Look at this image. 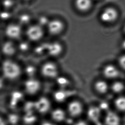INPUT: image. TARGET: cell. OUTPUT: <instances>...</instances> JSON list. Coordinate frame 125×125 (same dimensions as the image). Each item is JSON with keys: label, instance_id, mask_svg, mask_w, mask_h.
<instances>
[{"label": "cell", "instance_id": "28", "mask_svg": "<svg viewBox=\"0 0 125 125\" xmlns=\"http://www.w3.org/2000/svg\"><path fill=\"white\" fill-rule=\"evenodd\" d=\"M9 121L11 123L14 124L17 121L18 118L17 116L16 115H10L9 116Z\"/></svg>", "mask_w": 125, "mask_h": 125}, {"label": "cell", "instance_id": "29", "mask_svg": "<svg viewBox=\"0 0 125 125\" xmlns=\"http://www.w3.org/2000/svg\"><path fill=\"white\" fill-rule=\"evenodd\" d=\"M67 82L68 81L66 80V79L64 78H61L58 79V83L63 86V85H66L67 84Z\"/></svg>", "mask_w": 125, "mask_h": 125}, {"label": "cell", "instance_id": "1", "mask_svg": "<svg viewBox=\"0 0 125 125\" xmlns=\"http://www.w3.org/2000/svg\"><path fill=\"white\" fill-rule=\"evenodd\" d=\"M119 17L120 12L118 9L113 6H108L100 12L99 19L104 24L111 25L116 22Z\"/></svg>", "mask_w": 125, "mask_h": 125}, {"label": "cell", "instance_id": "2", "mask_svg": "<svg viewBox=\"0 0 125 125\" xmlns=\"http://www.w3.org/2000/svg\"><path fill=\"white\" fill-rule=\"evenodd\" d=\"M1 70L4 76L9 80L16 79L21 74V69L19 65L10 60L4 61Z\"/></svg>", "mask_w": 125, "mask_h": 125}, {"label": "cell", "instance_id": "16", "mask_svg": "<svg viewBox=\"0 0 125 125\" xmlns=\"http://www.w3.org/2000/svg\"><path fill=\"white\" fill-rule=\"evenodd\" d=\"M87 116L90 121L97 122L101 118V110L98 107L92 106L89 108L87 111Z\"/></svg>", "mask_w": 125, "mask_h": 125}, {"label": "cell", "instance_id": "18", "mask_svg": "<svg viewBox=\"0 0 125 125\" xmlns=\"http://www.w3.org/2000/svg\"><path fill=\"white\" fill-rule=\"evenodd\" d=\"M110 90L116 94H121L125 90V84L123 82L115 80L110 85Z\"/></svg>", "mask_w": 125, "mask_h": 125}, {"label": "cell", "instance_id": "23", "mask_svg": "<svg viewBox=\"0 0 125 125\" xmlns=\"http://www.w3.org/2000/svg\"><path fill=\"white\" fill-rule=\"evenodd\" d=\"M118 63L119 68L125 71V54H122L119 57Z\"/></svg>", "mask_w": 125, "mask_h": 125}, {"label": "cell", "instance_id": "15", "mask_svg": "<svg viewBox=\"0 0 125 125\" xmlns=\"http://www.w3.org/2000/svg\"><path fill=\"white\" fill-rule=\"evenodd\" d=\"M17 50V46L11 40L4 42L1 46L2 53L7 56L13 55Z\"/></svg>", "mask_w": 125, "mask_h": 125}, {"label": "cell", "instance_id": "27", "mask_svg": "<svg viewBox=\"0 0 125 125\" xmlns=\"http://www.w3.org/2000/svg\"><path fill=\"white\" fill-rule=\"evenodd\" d=\"M19 47L21 50L25 51L27 50L29 48V44L26 42H21Z\"/></svg>", "mask_w": 125, "mask_h": 125}, {"label": "cell", "instance_id": "14", "mask_svg": "<svg viewBox=\"0 0 125 125\" xmlns=\"http://www.w3.org/2000/svg\"><path fill=\"white\" fill-rule=\"evenodd\" d=\"M94 88L96 93L99 95H105L110 90V85L106 80L100 79L95 82Z\"/></svg>", "mask_w": 125, "mask_h": 125}, {"label": "cell", "instance_id": "4", "mask_svg": "<svg viewBox=\"0 0 125 125\" xmlns=\"http://www.w3.org/2000/svg\"><path fill=\"white\" fill-rule=\"evenodd\" d=\"M66 25L63 21L59 19H50L46 26L47 31L50 35L57 36L61 35L65 29Z\"/></svg>", "mask_w": 125, "mask_h": 125}, {"label": "cell", "instance_id": "17", "mask_svg": "<svg viewBox=\"0 0 125 125\" xmlns=\"http://www.w3.org/2000/svg\"><path fill=\"white\" fill-rule=\"evenodd\" d=\"M114 104L117 111L120 113H125V96H118L115 99Z\"/></svg>", "mask_w": 125, "mask_h": 125}, {"label": "cell", "instance_id": "13", "mask_svg": "<svg viewBox=\"0 0 125 125\" xmlns=\"http://www.w3.org/2000/svg\"><path fill=\"white\" fill-rule=\"evenodd\" d=\"M35 109L40 114H45L51 108V103L46 98L40 97L34 103Z\"/></svg>", "mask_w": 125, "mask_h": 125}, {"label": "cell", "instance_id": "33", "mask_svg": "<svg viewBox=\"0 0 125 125\" xmlns=\"http://www.w3.org/2000/svg\"><path fill=\"white\" fill-rule=\"evenodd\" d=\"M41 125H55L53 124V123H50V122H44L43 123H42Z\"/></svg>", "mask_w": 125, "mask_h": 125}, {"label": "cell", "instance_id": "22", "mask_svg": "<svg viewBox=\"0 0 125 125\" xmlns=\"http://www.w3.org/2000/svg\"><path fill=\"white\" fill-rule=\"evenodd\" d=\"M50 19H48V17L45 16H41L39 18L37 24L44 28V26L46 27Z\"/></svg>", "mask_w": 125, "mask_h": 125}, {"label": "cell", "instance_id": "35", "mask_svg": "<svg viewBox=\"0 0 125 125\" xmlns=\"http://www.w3.org/2000/svg\"><path fill=\"white\" fill-rule=\"evenodd\" d=\"M122 45H123V49H125V40L123 41L122 44Z\"/></svg>", "mask_w": 125, "mask_h": 125}, {"label": "cell", "instance_id": "7", "mask_svg": "<svg viewBox=\"0 0 125 125\" xmlns=\"http://www.w3.org/2000/svg\"><path fill=\"white\" fill-rule=\"evenodd\" d=\"M74 7L76 10L81 14H86L93 8L94 0H74Z\"/></svg>", "mask_w": 125, "mask_h": 125}, {"label": "cell", "instance_id": "12", "mask_svg": "<svg viewBox=\"0 0 125 125\" xmlns=\"http://www.w3.org/2000/svg\"><path fill=\"white\" fill-rule=\"evenodd\" d=\"M24 87L25 90L28 94L32 95L38 92L41 87V84L38 80L30 78L25 82Z\"/></svg>", "mask_w": 125, "mask_h": 125}, {"label": "cell", "instance_id": "36", "mask_svg": "<svg viewBox=\"0 0 125 125\" xmlns=\"http://www.w3.org/2000/svg\"><path fill=\"white\" fill-rule=\"evenodd\" d=\"M23 1H27V2H28V1H31L32 0H23Z\"/></svg>", "mask_w": 125, "mask_h": 125}, {"label": "cell", "instance_id": "25", "mask_svg": "<svg viewBox=\"0 0 125 125\" xmlns=\"http://www.w3.org/2000/svg\"><path fill=\"white\" fill-rule=\"evenodd\" d=\"M3 5L5 8H6V10L7 9L11 8L14 6V2L13 0H3Z\"/></svg>", "mask_w": 125, "mask_h": 125}, {"label": "cell", "instance_id": "24", "mask_svg": "<svg viewBox=\"0 0 125 125\" xmlns=\"http://www.w3.org/2000/svg\"><path fill=\"white\" fill-rule=\"evenodd\" d=\"M11 14L10 11L5 10L4 11H0V19L2 20H7L10 19L11 17Z\"/></svg>", "mask_w": 125, "mask_h": 125}, {"label": "cell", "instance_id": "8", "mask_svg": "<svg viewBox=\"0 0 125 125\" xmlns=\"http://www.w3.org/2000/svg\"><path fill=\"white\" fill-rule=\"evenodd\" d=\"M102 74L104 78L116 80L120 75V70L117 66L112 64H107L103 68Z\"/></svg>", "mask_w": 125, "mask_h": 125}, {"label": "cell", "instance_id": "34", "mask_svg": "<svg viewBox=\"0 0 125 125\" xmlns=\"http://www.w3.org/2000/svg\"><path fill=\"white\" fill-rule=\"evenodd\" d=\"M123 33H124L125 34V22L124 24V25H123Z\"/></svg>", "mask_w": 125, "mask_h": 125}, {"label": "cell", "instance_id": "20", "mask_svg": "<svg viewBox=\"0 0 125 125\" xmlns=\"http://www.w3.org/2000/svg\"><path fill=\"white\" fill-rule=\"evenodd\" d=\"M31 18L29 14L23 13L21 14L19 19V24L21 26L22 25L28 24L31 21Z\"/></svg>", "mask_w": 125, "mask_h": 125}, {"label": "cell", "instance_id": "26", "mask_svg": "<svg viewBox=\"0 0 125 125\" xmlns=\"http://www.w3.org/2000/svg\"><path fill=\"white\" fill-rule=\"evenodd\" d=\"M35 117L32 113H28L24 117L25 121L28 123H30L34 121Z\"/></svg>", "mask_w": 125, "mask_h": 125}, {"label": "cell", "instance_id": "19", "mask_svg": "<svg viewBox=\"0 0 125 125\" xmlns=\"http://www.w3.org/2000/svg\"><path fill=\"white\" fill-rule=\"evenodd\" d=\"M51 117L54 121L61 122L64 120L66 117V114L63 110L57 108L52 111L51 113Z\"/></svg>", "mask_w": 125, "mask_h": 125}, {"label": "cell", "instance_id": "10", "mask_svg": "<svg viewBox=\"0 0 125 125\" xmlns=\"http://www.w3.org/2000/svg\"><path fill=\"white\" fill-rule=\"evenodd\" d=\"M104 125H121V118L116 111H109L104 115Z\"/></svg>", "mask_w": 125, "mask_h": 125}, {"label": "cell", "instance_id": "32", "mask_svg": "<svg viewBox=\"0 0 125 125\" xmlns=\"http://www.w3.org/2000/svg\"><path fill=\"white\" fill-rule=\"evenodd\" d=\"M0 125H6L4 120L2 118L0 117Z\"/></svg>", "mask_w": 125, "mask_h": 125}, {"label": "cell", "instance_id": "3", "mask_svg": "<svg viewBox=\"0 0 125 125\" xmlns=\"http://www.w3.org/2000/svg\"><path fill=\"white\" fill-rule=\"evenodd\" d=\"M44 33V28L37 24L28 26L25 32L27 39L32 42L40 41L43 37Z\"/></svg>", "mask_w": 125, "mask_h": 125}, {"label": "cell", "instance_id": "21", "mask_svg": "<svg viewBox=\"0 0 125 125\" xmlns=\"http://www.w3.org/2000/svg\"><path fill=\"white\" fill-rule=\"evenodd\" d=\"M54 97L57 102H62L66 98V95L63 91H58L54 94Z\"/></svg>", "mask_w": 125, "mask_h": 125}, {"label": "cell", "instance_id": "6", "mask_svg": "<svg viewBox=\"0 0 125 125\" xmlns=\"http://www.w3.org/2000/svg\"><path fill=\"white\" fill-rule=\"evenodd\" d=\"M69 115L73 117H78L81 116L84 111L83 103L78 100H74L70 102L67 106Z\"/></svg>", "mask_w": 125, "mask_h": 125}, {"label": "cell", "instance_id": "11", "mask_svg": "<svg viewBox=\"0 0 125 125\" xmlns=\"http://www.w3.org/2000/svg\"><path fill=\"white\" fill-rule=\"evenodd\" d=\"M63 46L60 42L52 41L48 42L46 45V52L53 57L60 55L63 52Z\"/></svg>", "mask_w": 125, "mask_h": 125}, {"label": "cell", "instance_id": "5", "mask_svg": "<svg viewBox=\"0 0 125 125\" xmlns=\"http://www.w3.org/2000/svg\"><path fill=\"white\" fill-rule=\"evenodd\" d=\"M6 36L11 41L17 40L22 34L21 26L18 23H10L6 26L4 30Z\"/></svg>", "mask_w": 125, "mask_h": 125}, {"label": "cell", "instance_id": "31", "mask_svg": "<svg viewBox=\"0 0 125 125\" xmlns=\"http://www.w3.org/2000/svg\"><path fill=\"white\" fill-rule=\"evenodd\" d=\"M4 85V81L2 79V78H0V89L2 88Z\"/></svg>", "mask_w": 125, "mask_h": 125}, {"label": "cell", "instance_id": "37", "mask_svg": "<svg viewBox=\"0 0 125 125\" xmlns=\"http://www.w3.org/2000/svg\"></svg>", "mask_w": 125, "mask_h": 125}, {"label": "cell", "instance_id": "30", "mask_svg": "<svg viewBox=\"0 0 125 125\" xmlns=\"http://www.w3.org/2000/svg\"><path fill=\"white\" fill-rule=\"evenodd\" d=\"M75 125H89L88 123L84 120H79L75 123Z\"/></svg>", "mask_w": 125, "mask_h": 125}, {"label": "cell", "instance_id": "9", "mask_svg": "<svg viewBox=\"0 0 125 125\" xmlns=\"http://www.w3.org/2000/svg\"><path fill=\"white\" fill-rule=\"evenodd\" d=\"M41 72L45 77L54 78L58 75V69L55 63L52 62H47L42 65Z\"/></svg>", "mask_w": 125, "mask_h": 125}]
</instances>
